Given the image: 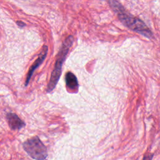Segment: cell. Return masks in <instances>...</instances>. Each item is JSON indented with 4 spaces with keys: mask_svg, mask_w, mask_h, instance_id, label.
I'll return each mask as SVG.
<instances>
[{
    "mask_svg": "<svg viewBox=\"0 0 160 160\" xmlns=\"http://www.w3.org/2000/svg\"><path fill=\"white\" fill-rule=\"evenodd\" d=\"M6 119L10 128L12 130H19L25 126L24 122H23L14 113H8L6 115Z\"/></svg>",
    "mask_w": 160,
    "mask_h": 160,
    "instance_id": "obj_5",
    "label": "cell"
},
{
    "mask_svg": "<svg viewBox=\"0 0 160 160\" xmlns=\"http://www.w3.org/2000/svg\"><path fill=\"white\" fill-rule=\"evenodd\" d=\"M152 158V156L151 154L146 155V156H144V157L143 158V160H151Z\"/></svg>",
    "mask_w": 160,
    "mask_h": 160,
    "instance_id": "obj_7",
    "label": "cell"
},
{
    "mask_svg": "<svg viewBox=\"0 0 160 160\" xmlns=\"http://www.w3.org/2000/svg\"><path fill=\"white\" fill-rule=\"evenodd\" d=\"M23 148L28 155L36 160H44L47 158L46 147L38 137L32 138L23 143Z\"/></svg>",
    "mask_w": 160,
    "mask_h": 160,
    "instance_id": "obj_3",
    "label": "cell"
},
{
    "mask_svg": "<svg viewBox=\"0 0 160 160\" xmlns=\"http://www.w3.org/2000/svg\"><path fill=\"white\" fill-rule=\"evenodd\" d=\"M47 52H48V47L47 46H44L43 48L42 51L41 52V54L39 56L38 59L35 61L34 64L29 68V70L28 71V74L27 77H26V82H25V85L26 86H27L28 84L29 83V82L30 79H31V78L32 75L33 74V72L35 71V69L43 62V61L46 58V55H47Z\"/></svg>",
    "mask_w": 160,
    "mask_h": 160,
    "instance_id": "obj_4",
    "label": "cell"
},
{
    "mask_svg": "<svg viewBox=\"0 0 160 160\" xmlns=\"http://www.w3.org/2000/svg\"><path fill=\"white\" fill-rule=\"evenodd\" d=\"M17 24H18V26H21V27H23V26L25 25V24H24V22H21V21H18V22H17Z\"/></svg>",
    "mask_w": 160,
    "mask_h": 160,
    "instance_id": "obj_8",
    "label": "cell"
},
{
    "mask_svg": "<svg viewBox=\"0 0 160 160\" xmlns=\"http://www.w3.org/2000/svg\"><path fill=\"white\" fill-rule=\"evenodd\" d=\"M109 6L118 15L119 20L130 29L148 38H152L153 34L146 24L140 19L132 16L116 0H109Z\"/></svg>",
    "mask_w": 160,
    "mask_h": 160,
    "instance_id": "obj_1",
    "label": "cell"
},
{
    "mask_svg": "<svg viewBox=\"0 0 160 160\" xmlns=\"http://www.w3.org/2000/svg\"><path fill=\"white\" fill-rule=\"evenodd\" d=\"M66 84L67 88L71 92H76L79 88L78 81L76 76L71 72H68L66 74Z\"/></svg>",
    "mask_w": 160,
    "mask_h": 160,
    "instance_id": "obj_6",
    "label": "cell"
},
{
    "mask_svg": "<svg viewBox=\"0 0 160 160\" xmlns=\"http://www.w3.org/2000/svg\"><path fill=\"white\" fill-rule=\"evenodd\" d=\"M73 41L74 39L72 36H69L68 38H67L63 42L61 48V49L58 54L54 68L52 72L51 78L47 88V91L48 92L52 91L54 89V88L57 84V82L59 81L61 73V68L62 64L68 54L69 50L71 46H72Z\"/></svg>",
    "mask_w": 160,
    "mask_h": 160,
    "instance_id": "obj_2",
    "label": "cell"
}]
</instances>
